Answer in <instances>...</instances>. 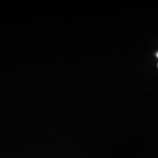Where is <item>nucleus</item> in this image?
<instances>
[{"instance_id":"1","label":"nucleus","mask_w":158,"mask_h":158,"mask_svg":"<svg viewBox=\"0 0 158 158\" xmlns=\"http://www.w3.org/2000/svg\"><path fill=\"white\" fill-rule=\"evenodd\" d=\"M157 56H158V53H157Z\"/></svg>"},{"instance_id":"2","label":"nucleus","mask_w":158,"mask_h":158,"mask_svg":"<svg viewBox=\"0 0 158 158\" xmlns=\"http://www.w3.org/2000/svg\"><path fill=\"white\" fill-rule=\"evenodd\" d=\"M157 67H158V64H157Z\"/></svg>"}]
</instances>
